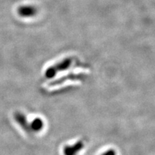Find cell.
Here are the masks:
<instances>
[{"label":"cell","mask_w":155,"mask_h":155,"mask_svg":"<svg viewBox=\"0 0 155 155\" xmlns=\"http://www.w3.org/2000/svg\"><path fill=\"white\" fill-rule=\"evenodd\" d=\"M73 60L71 58H68V59L64 60L61 63H58L57 65L50 68L45 72V77L48 78H51L55 76L58 73L61 72V71H65L67 68H68L72 65Z\"/></svg>","instance_id":"obj_1"},{"label":"cell","mask_w":155,"mask_h":155,"mask_svg":"<svg viewBox=\"0 0 155 155\" xmlns=\"http://www.w3.org/2000/svg\"><path fill=\"white\" fill-rule=\"evenodd\" d=\"M18 15L24 18H30L36 15L38 10L35 7L31 5H23L18 8Z\"/></svg>","instance_id":"obj_2"},{"label":"cell","mask_w":155,"mask_h":155,"mask_svg":"<svg viewBox=\"0 0 155 155\" xmlns=\"http://www.w3.org/2000/svg\"><path fill=\"white\" fill-rule=\"evenodd\" d=\"M83 147V144L81 141L77 143L73 147H67L65 149V155H74L78 152Z\"/></svg>","instance_id":"obj_3"},{"label":"cell","mask_w":155,"mask_h":155,"mask_svg":"<svg viewBox=\"0 0 155 155\" xmlns=\"http://www.w3.org/2000/svg\"><path fill=\"white\" fill-rule=\"evenodd\" d=\"M83 78V75H81L80 74H71L69 75V76L68 77H63L61 78V79H59V80L55 81V82H54L53 83H50V86H55L56 85H60V84H62V83H65V81H67V80L68 78H76L78 80V79H81Z\"/></svg>","instance_id":"obj_4"},{"label":"cell","mask_w":155,"mask_h":155,"mask_svg":"<svg viewBox=\"0 0 155 155\" xmlns=\"http://www.w3.org/2000/svg\"><path fill=\"white\" fill-rule=\"evenodd\" d=\"M43 127V122L40 119H36L31 124V128L33 129L34 131H38L41 130Z\"/></svg>","instance_id":"obj_5"},{"label":"cell","mask_w":155,"mask_h":155,"mask_svg":"<svg viewBox=\"0 0 155 155\" xmlns=\"http://www.w3.org/2000/svg\"><path fill=\"white\" fill-rule=\"evenodd\" d=\"M15 119H16L17 121H18L19 124L22 126V127H24V129L27 130L28 127H27V122L25 116L21 114H17L16 115H15Z\"/></svg>","instance_id":"obj_6"},{"label":"cell","mask_w":155,"mask_h":155,"mask_svg":"<svg viewBox=\"0 0 155 155\" xmlns=\"http://www.w3.org/2000/svg\"><path fill=\"white\" fill-rule=\"evenodd\" d=\"M103 155H116V153L114 150H109L108 152L104 153Z\"/></svg>","instance_id":"obj_7"}]
</instances>
